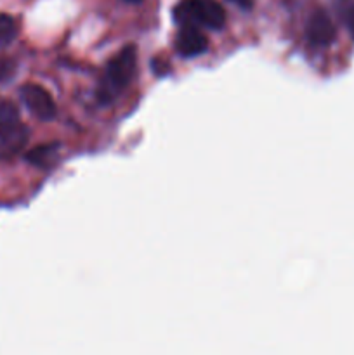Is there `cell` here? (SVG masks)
<instances>
[{"mask_svg":"<svg viewBox=\"0 0 354 355\" xmlns=\"http://www.w3.org/2000/svg\"><path fill=\"white\" fill-rule=\"evenodd\" d=\"M305 35H307V40L314 47H328V45H332L335 42L337 30L330 14L323 9L314 10L309 17L307 26H305Z\"/></svg>","mask_w":354,"mask_h":355,"instance_id":"obj_5","label":"cell"},{"mask_svg":"<svg viewBox=\"0 0 354 355\" xmlns=\"http://www.w3.org/2000/svg\"><path fill=\"white\" fill-rule=\"evenodd\" d=\"M21 99H23L24 106L30 110V113L42 121L52 120L58 113L51 94L37 83H26V85L21 87Z\"/></svg>","mask_w":354,"mask_h":355,"instance_id":"obj_3","label":"cell"},{"mask_svg":"<svg viewBox=\"0 0 354 355\" xmlns=\"http://www.w3.org/2000/svg\"><path fill=\"white\" fill-rule=\"evenodd\" d=\"M30 141V128L19 120L0 125V159L19 155Z\"/></svg>","mask_w":354,"mask_h":355,"instance_id":"obj_4","label":"cell"},{"mask_svg":"<svg viewBox=\"0 0 354 355\" xmlns=\"http://www.w3.org/2000/svg\"><path fill=\"white\" fill-rule=\"evenodd\" d=\"M177 51L184 58H194L207 51L208 40L194 24H184L177 35Z\"/></svg>","mask_w":354,"mask_h":355,"instance_id":"obj_6","label":"cell"},{"mask_svg":"<svg viewBox=\"0 0 354 355\" xmlns=\"http://www.w3.org/2000/svg\"><path fill=\"white\" fill-rule=\"evenodd\" d=\"M19 118V111L14 106V103L7 99H0V125L10 123Z\"/></svg>","mask_w":354,"mask_h":355,"instance_id":"obj_9","label":"cell"},{"mask_svg":"<svg viewBox=\"0 0 354 355\" xmlns=\"http://www.w3.org/2000/svg\"><path fill=\"white\" fill-rule=\"evenodd\" d=\"M176 17L180 24H203V26L219 30L226 23V12L215 0H184L176 7Z\"/></svg>","mask_w":354,"mask_h":355,"instance_id":"obj_2","label":"cell"},{"mask_svg":"<svg viewBox=\"0 0 354 355\" xmlns=\"http://www.w3.org/2000/svg\"><path fill=\"white\" fill-rule=\"evenodd\" d=\"M14 64L10 61H0V80H7L10 76Z\"/></svg>","mask_w":354,"mask_h":355,"instance_id":"obj_10","label":"cell"},{"mask_svg":"<svg viewBox=\"0 0 354 355\" xmlns=\"http://www.w3.org/2000/svg\"><path fill=\"white\" fill-rule=\"evenodd\" d=\"M59 148L58 144H45L40 148L31 149L26 155V159L35 166H49L56 159Z\"/></svg>","mask_w":354,"mask_h":355,"instance_id":"obj_7","label":"cell"},{"mask_svg":"<svg viewBox=\"0 0 354 355\" xmlns=\"http://www.w3.org/2000/svg\"><path fill=\"white\" fill-rule=\"evenodd\" d=\"M125 2H128V3H139V2H141V0H125Z\"/></svg>","mask_w":354,"mask_h":355,"instance_id":"obj_13","label":"cell"},{"mask_svg":"<svg viewBox=\"0 0 354 355\" xmlns=\"http://www.w3.org/2000/svg\"><path fill=\"white\" fill-rule=\"evenodd\" d=\"M231 2H235L236 6L238 7H242V9H252V6H253V0H231Z\"/></svg>","mask_w":354,"mask_h":355,"instance_id":"obj_12","label":"cell"},{"mask_svg":"<svg viewBox=\"0 0 354 355\" xmlns=\"http://www.w3.org/2000/svg\"><path fill=\"white\" fill-rule=\"evenodd\" d=\"M346 24H347V28H349V31H351V35H353V38H354V6H351L349 9L346 10Z\"/></svg>","mask_w":354,"mask_h":355,"instance_id":"obj_11","label":"cell"},{"mask_svg":"<svg viewBox=\"0 0 354 355\" xmlns=\"http://www.w3.org/2000/svg\"><path fill=\"white\" fill-rule=\"evenodd\" d=\"M137 69V49L127 45L121 49L106 66L103 80L97 89V99L103 104H110L117 99L118 94L132 82Z\"/></svg>","mask_w":354,"mask_h":355,"instance_id":"obj_1","label":"cell"},{"mask_svg":"<svg viewBox=\"0 0 354 355\" xmlns=\"http://www.w3.org/2000/svg\"><path fill=\"white\" fill-rule=\"evenodd\" d=\"M17 24L16 19L9 14L0 12V49L7 47L16 38Z\"/></svg>","mask_w":354,"mask_h":355,"instance_id":"obj_8","label":"cell"}]
</instances>
